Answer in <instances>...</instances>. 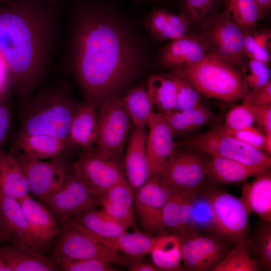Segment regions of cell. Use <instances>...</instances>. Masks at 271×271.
Segmentation results:
<instances>
[{
    "mask_svg": "<svg viewBox=\"0 0 271 271\" xmlns=\"http://www.w3.org/2000/svg\"><path fill=\"white\" fill-rule=\"evenodd\" d=\"M72 66L95 107L122 86L141 62L136 42L111 11L94 3L78 10L71 40Z\"/></svg>",
    "mask_w": 271,
    "mask_h": 271,
    "instance_id": "1",
    "label": "cell"
},
{
    "mask_svg": "<svg viewBox=\"0 0 271 271\" xmlns=\"http://www.w3.org/2000/svg\"><path fill=\"white\" fill-rule=\"evenodd\" d=\"M52 3H0V55L22 105L39 88L52 58L58 30Z\"/></svg>",
    "mask_w": 271,
    "mask_h": 271,
    "instance_id": "2",
    "label": "cell"
},
{
    "mask_svg": "<svg viewBox=\"0 0 271 271\" xmlns=\"http://www.w3.org/2000/svg\"><path fill=\"white\" fill-rule=\"evenodd\" d=\"M80 104L62 85L39 87L22 105L16 136L48 134L70 142V124Z\"/></svg>",
    "mask_w": 271,
    "mask_h": 271,
    "instance_id": "3",
    "label": "cell"
},
{
    "mask_svg": "<svg viewBox=\"0 0 271 271\" xmlns=\"http://www.w3.org/2000/svg\"><path fill=\"white\" fill-rule=\"evenodd\" d=\"M172 70L208 98L233 102L242 100L248 90L239 69L210 51L200 61Z\"/></svg>",
    "mask_w": 271,
    "mask_h": 271,
    "instance_id": "4",
    "label": "cell"
},
{
    "mask_svg": "<svg viewBox=\"0 0 271 271\" xmlns=\"http://www.w3.org/2000/svg\"><path fill=\"white\" fill-rule=\"evenodd\" d=\"M176 144L247 165L271 167L270 156L228 133L221 126L187 138Z\"/></svg>",
    "mask_w": 271,
    "mask_h": 271,
    "instance_id": "5",
    "label": "cell"
},
{
    "mask_svg": "<svg viewBox=\"0 0 271 271\" xmlns=\"http://www.w3.org/2000/svg\"><path fill=\"white\" fill-rule=\"evenodd\" d=\"M96 113L97 137L94 148L101 156L122 164L123 151L130 128V119L121 98L113 95L99 105Z\"/></svg>",
    "mask_w": 271,
    "mask_h": 271,
    "instance_id": "6",
    "label": "cell"
},
{
    "mask_svg": "<svg viewBox=\"0 0 271 271\" xmlns=\"http://www.w3.org/2000/svg\"><path fill=\"white\" fill-rule=\"evenodd\" d=\"M200 34L209 51L237 67L240 70L248 60L243 48V32L223 9H214L203 20Z\"/></svg>",
    "mask_w": 271,
    "mask_h": 271,
    "instance_id": "7",
    "label": "cell"
},
{
    "mask_svg": "<svg viewBox=\"0 0 271 271\" xmlns=\"http://www.w3.org/2000/svg\"><path fill=\"white\" fill-rule=\"evenodd\" d=\"M100 202L72 165L60 188L43 203L62 225L81 212L96 208Z\"/></svg>",
    "mask_w": 271,
    "mask_h": 271,
    "instance_id": "8",
    "label": "cell"
},
{
    "mask_svg": "<svg viewBox=\"0 0 271 271\" xmlns=\"http://www.w3.org/2000/svg\"><path fill=\"white\" fill-rule=\"evenodd\" d=\"M51 255L75 259L98 258L126 267L129 262L119 252L69 224L61 226Z\"/></svg>",
    "mask_w": 271,
    "mask_h": 271,
    "instance_id": "9",
    "label": "cell"
},
{
    "mask_svg": "<svg viewBox=\"0 0 271 271\" xmlns=\"http://www.w3.org/2000/svg\"><path fill=\"white\" fill-rule=\"evenodd\" d=\"M205 196L213 214V227L222 238L233 243L247 238L250 215L240 198L210 189Z\"/></svg>",
    "mask_w": 271,
    "mask_h": 271,
    "instance_id": "10",
    "label": "cell"
},
{
    "mask_svg": "<svg viewBox=\"0 0 271 271\" xmlns=\"http://www.w3.org/2000/svg\"><path fill=\"white\" fill-rule=\"evenodd\" d=\"M12 153L22 166L30 192L42 202L60 188L72 165L69 164L66 156L37 160Z\"/></svg>",
    "mask_w": 271,
    "mask_h": 271,
    "instance_id": "11",
    "label": "cell"
},
{
    "mask_svg": "<svg viewBox=\"0 0 271 271\" xmlns=\"http://www.w3.org/2000/svg\"><path fill=\"white\" fill-rule=\"evenodd\" d=\"M177 152L162 176L165 184L195 199L207 177L206 160L197 149Z\"/></svg>",
    "mask_w": 271,
    "mask_h": 271,
    "instance_id": "12",
    "label": "cell"
},
{
    "mask_svg": "<svg viewBox=\"0 0 271 271\" xmlns=\"http://www.w3.org/2000/svg\"><path fill=\"white\" fill-rule=\"evenodd\" d=\"M182 270H212L225 256L224 242L193 229L179 236Z\"/></svg>",
    "mask_w": 271,
    "mask_h": 271,
    "instance_id": "13",
    "label": "cell"
},
{
    "mask_svg": "<svg viewBox=\"0 0 271 271\" xmlns=\"http://www.w3.org/2000/svg\"><path fill=\"white\" fill-rule=\"evenodd\" d=\"M72 166L100 198L110 188L126 180L122 164L104 158L94 150L82 152Z\"/></svg>",
    "mask_w": 271,
    "mask_h": 271,
    "instance_id": "14",
    "label": "cell"
},
{
    "mask_svg": "<svg viewBox=\"0 0 271 271\" xmlns=\"http://www.w3.org/2000/svg\"><path fill=\"white\" fill-rule=\"evenodd\" d=\"M135 194L134 205L138 220L144 232L153 236L166 231L162 215L168 193L162 177H151Z\"/></svg>",
    "mask_w": 271,
    "mask_h": 271,
    "instance_id": "15",
    "label": "cell"
},
{
    "mask_svg": "<svg viewBox=\"0 0 271 271\" xmlns=\"http://www.w3.org/2000/svg\"><path fill=\"white\" fill-rule=\"evenodd\" d=\"M148 125L147 148L152 177L162 176L172 159L176 144L171 130L163 114L154 112Z\"/></svg>",
    "mask_w": 271,
    "mask_h": 271,
    "instance_id": "16",
    "label": "cell"
},
{
    "mask_svg": "<svg viewBox=\"0 0 271 271\" xmlns=\"http://www.w3.org/2000/svg\"><path fill=\"white\" fill-rule=\"evenodd\" d=\"M145 127L134 126L122 160L125 179L134 194L152 177Z\"/></svg>",
    "mask_w": 271,
    "mask_h": 271,
    "instance_id": "17",
    "label": "cell"
},
{
    "mask_svg": "<svg viewBox=\"0 0 271 271\" xmlns=\"http://www.w3.org/2000/svg\"><path fill=\"white\" fill-rule=\"evenodd\" d=\"M0 226L11 245L42 254L19 200L0 196Z\"/></svg>",
    "mask_w": 271,
    "mask_h": 271,
    "instance_id": "18",
    "label": "cell"
},
{
    "mask_svg": "<svg viewBox=\"0 0 271 271\" xmlns=\"http://www.w3.org/2000/svg\"><path fill=\"white\" fill-rule=\"evenodd\" d=\"M32 234L42 254L53 243L61 226L46 205L26 195L19 200Z\"/></svg>",
    "mask_w": 271,
    "mask_h": 271,
    "instance_id": "19",
    "label": "cell"
},
{
    "mask_svg": "<svg viewBox=\"0 0 271 271\" xmlns=\"http://www.w3.org/2000/svg\"><path fill=\"white\" fill-rule=\"evenodd\" d=\"M209 51L208 45L201 35L187 34L163 48L158 55L157 62L172 69L179 68L200 61Z\"/></svg>",
    "mask_w": 271,
    "mask_h": 271,
    "instance_id": "20",
    "label": "cell"
},
{
    "mask_svg": "<svg viewBox=\"0 0 271 271\" xmlns=\"http://www.w3.org/2000/svg\"><path fill=\"white\" fill-rule=\"evenodd\" d=\"M73 145L69 142L43 133L16 136L11 152L24 157L48 160L66 156Z\"/></svg>",
    "mask_w": 271,
    "mask_h": 271,
    "instance_id": "21",
    "label": "cell"
},
{
    "mask_svg": "<svg viewBox=\"0 0 271 271\" xmlns=\"http://www.w3.org/2000/svg\"><path fill=\"white\" fill-rule=\"evenodd\" d=\"M190 22L181 11L175 14L164 9H155L145 18L143 26L152 39L172 41L187 34Z\"/></svg>",
    "mask_w": 271,
    "mask_h": 271,
    "instance_id": "22",
    "label": "cell"
},
{
    "mask_svg": "<svg viewBox=\"0 0 271 271\" xmlns=\"http://www.w3.org/2000/svg\"><path fill=\"white\" fill-rule=\"evenodd\" d=\"M254 177L241 187L240 199L249 214L254 213L262 220L271 221V173L267 170Z\"/></svg>",
    "mask_w": 271,
    "mask_h": 271,
    "instance_id": "23",
    "label": "cell"
},
{
    "mask_svg": "<svg viewBox=\"0 0 271 271\" xmlns=\"http://www.w3.org/2000/svg\"><path fill=\"white\" fill-rule=\"evenodd\" d=\"M270 169L250 166L230 159L211 156L206 166L207 177L215 183L231 184L244 182Z\"/></svg>",
    "mask_w": 271,
    "mask_h": 271,
    "instance_id": "24",
    "label": "cell"
},
{
    "mask_svg": "<svg viewBox=\"0 0 271 271\" xmlns=\"http://www.w3.org/2000/svg\"><path fill=\"white\" fill-rule=\"evenodd\" d=\"M0 255L9 271H56L60 268L51 256L12 245L0 247Z\"/></svg>",
    "mask_w": 271,
    "mask_h": 271,
    "instance_id": "25",
    "label": "cell"
},
{
    "mask_svg": "<svg viewBox=\"0 0 271 271\" xmlns=\"http://www.w3.org/2000/svg\"><path fill=\"white\" fill-rule=\"evenodd\" d=\"M97 120L95 107L90 104H81L71 122L69 139L73 146L83 152L92 151L97 137Z\"/></svg>",
    "mask_w": 271,
    "mask_h": 271,
    "instance_id": "26",
    "label": "cell"
},
{
    "mask_svg": "<svg viewBox=\"0 0 271 271\" xmlns=\"http://www.w3.org/2000/svg\"><path fill=\"white\" fill-rule=\"evenodd\" d=\"M93 237H114L126 232L127 228L102 210H85L72 217L67 223Z\"/></svg>",
    "mask_w": 271,
    "mask_h": 271,
    "instance_id": "27",
    "label": "cell"
},
{
    "mask_svg": "<svg viewBox=\"0 0 271 271\" xmlns=\"http://www.w3.org/2000/svg\"><path fill=\"white\" fill-rule=\"evenodd\" d=\"M25 173L16 156L0 150V196L20 200L29 194Z\"/></svg>",
    "mask_w": 271,
    "mask_h": 271,
    "instance_id": "28",
    "label": "cell"
},
{
    "mask_svg": "<svg viewBox=\"0 0 271 271\" xmlns=\"http://www.w3.org/2000/svg\"><path fill=\"white\" fill-rule=\"evenodd\" d=\"M104 245L125 255L128 260H140L151 251L155 237L138 230L110 237H93Z\"/></svg>",
    "mask_w": 271,
    "mask_h": 271,
    "instance_id": "29",
    "label": "cell"
},
{
    "mask_svg": "<svg viewBox=\"0 0 271 271\" xmlns=\"http://www.w3.org/2000/svg\"><path fill=\"white\" fill-rule=\"evenodd\" d=\"M150 254L154 264L160 270H182L181 241L179 235L167 231L158 233Z\"/></svg>",
    "mask_w": 271,
    "mask_h": 271,
    "instance_id": "30",
    "label": "cell"
},
{
    "mask_svg": "<svg viewBox=\"0 0 271 271\" xmlns=\"http://www.w3.org/2000/svg\"><path fill=\"white\" fill-rule=\"evenodd\" d=\"M173 136L187 134L202 127L214 117L212 112L203 104L181 110L162 113Z\"/></svg>",
    "mask_w": 271,
    "mask_h": 271,
    "instance_id": "31",
    "label": "cell"
},
{
    "mask_svg": "<svg viewBox=\"0 0 271 271\" xmlns=\"http://www.w3.org/2000/svg\"><path fill=\"white\" fill-rule=\"evenodd\" d=\"M123 107L133 125L146 127L153 113L154 104L147 88L141 86L129 90L121 98Z\"/></svg>",
    "mask_w": 271,
    "mask_h": 271,
    "instance_id": "32",
    "label": "cell"
},
{
    "mask_svg": "<svg viewBox=\"0 0 271 271\" xmlns=\"http://www.w3.org/2000/svg\"><path fill=\"white\" fill-rule=\"evenodd\" d=\"M146 88L160 113L173 110L177 93L174 75H152L148 78Z\"/></svg>",
    "mask_w": 271,
    "mask_h": 271,
    "instance_id": "33",
    "label": "cell"
},
{
    "mask_svg": "<svg viewBox=\"0 0 271 271\" xmlns=\"http://www.w3.org/2000/svg\"><path fill=\"white\" fill-rule=\"evenodd\" d=\"M252 240L246 238L234 243L232 248L212 271H257L259 268L256 259L250 255Z\"/></svg>",
    "mask_w": 271,
    "mask_h": 271,
    "instance_id": "34",
    "label": "cell"
},
{
    "mask_svg": "<svg viewBox=\"0 0 271 271\" xmlns=\"http://www.w3.org/2000/svg\"><path fill=\"white\" fill-rule=\"evenodd\" d=\"M224 9L244 33L255 28L259 21L255 0H223Z\"/></svg>",
    "mask_w": 271,
    "mask_h": 271,
    "instance_id": "35",
    "label": "cell"
},
{
    "mask_svg": "<svg viewBox=\"0 0 271 271\" xmlns=\"http://www.w3.org/2000/svg\"><path fill=\"white\" fill-rule=\"evenodd\" d=\"M271 31L255 28L243 33V48L247 58L267 62L270 58Z\"/></svg>",
    "mask_w": 271,
    "mask_h": 271,
    "instance_id": "36",
    "label": "cell"
},
{
    "mask_svg": "<svg viewBox=\"0 0 271 271\" xmlns=\"http://www.w3.org/2000/svg\"><path fill=\"white\" fill-rule=\"evenodd\" d=\"M168 196L162 211V222L166 231L179 235L181 231V213L184 192L166 185Z\"/></svg>",
    "mask_w": 271,
    "mask_h": 271,
    "instance_id": "37",
    "label": "cell"
},
{
    "mask_svg": "<svg viewBox=\"0 0 271 271\" xmlns=\"http://www.w3.org/2000/svg\"><path fill=\"white\" fill-rule=\"evenodd\" d=\"M252 240V249L257 254L259 266L271 269V221L262 220L257 226Z\"/></svg>",
    "mask_w": 271,
    "mask_h": 271,
    "instance_id": "38",
    "label": "cell"
},
{
    "mask_svg": "<svg viewBox=\"0 0 271 271\" xmlns=\"http://www.w3.org/2000/svg\"><path fill=\"white\" fill-rule=\"evenodd\" d=\"M56 260L60 270L116 271L112 263L98 258L75 259L51 255Z\"/></svg>",
    "mask_w": 271,
    "mask_h": 271,
    "instance_id": "39",
    "label": "cell"
},
{
    "mask_svg": "<svg viewBox=\"0 0 271 271\" xmlns=\"http://www.w3.org/2000/svg\"><path fill=\"white\" fill-rule=\"evenodd\" d=\"M269 65L264 62L248 59L240 69L248 88L260 87L270 80Z\"/></svg>",
    "mask_w": 271,
    "mask_h": 271,
    "instance_id": "40",
    "label": "cell"
},
{
    "mask_svg": "<svg viewBox=\"0 0 271 271\" xmlns=\"http://www.w3.org/2000/svg\"><path fill=\"white\" fill-rule=\"evenodd\" d=\"M222 127L235 138L270 156L271 135H266L253 126L238 130H229Z\"/></svg>",
    "mask_w": 271,
    "mask_h": 271,
    "instance_id": "41",
    "label": "cell"
},
{
    "mask_svg": "<svg viewBox=\"0 0 271 271\" xmlns=\"http://www.w3.org/2000/svg\"><path fill=\"white\" fill-rule=\"evenodd\" d=\"M173 75L177 84V93L173 110H184L202 104L199 92L185 79Z\"/></svg>",
    "mask_w": 271,
    "mask_h": 271,
    "instance_id": "42",
    "label": "cell"
},
{
    "mask_svg": "<svg viewBox=\"0 0 271 271\" xmlns=\"http://www.w3.org/2000/svg\"><path fill=\"white\" fill-rule=\"evenodd\" d=\"M251 105L242 102L233 107L226 114L222 126L229 130H238L254 124Z\"/></svg>",
    "mask_w": 271,
    "mask_h": 271,
    "instance_id": "43",
    "label": "cell"
},
{
    "mask_svg": "<svg viewBox=\"0 0 271 271\" xmlns=\"http://www.w3.org/2000/svg\"><path fill=\"white\" fill-rule=\"evenodd\" d=\"M181 11L191 22L203 21L214 9L217 0H179Z\"/></svg>",
    "mask_w": 271,
    "mask_h": 271,
    "instance_id": "44",
    "label": "cell"
},
{
    "mask_svg": "<svg viewBox=\"0 0 271 271\" xmlns=\"http://www.w3.org/2000/svg\"><path fill=\"white\" fill-rule=\"evenodd\" d=\"M101 210L127 229L136 226L134 209L127 206L114 203L103 198H100Z\"/></svg>",
    "mask_w": 271,
    "mask_h": 271,
    "instance_id": "45",
    "label": "cell"
},
{
    "mask_svg": "<svg viewBox=\"0 0 271 271\" xmlns=\"http://www.w3.org/2000/svg\"><path fill=\"white\" fill-rule=\"evenodd\" d=\"M134 196L132 190L125 180L110 188L101 198L133 208Z\"/></svg>",
    "mask_w": 271,
    "mask_h": 271,
    "instance_id": "46",
    "label": "cell"
},
{
    "mask_svg": "<svg viewBox=\"0 0 271 271\" xmlns=\"http://www.w3.org/2000/svg\"><path fill=\"white\" fill-rule=\"evenodd\" d=\"M193 223L195 229L196 225L204 226L208 225L213 226V214L210 204L204 196L201 201L194 199Z\"/></svg>",
    "mask_w": 271,
    "mask_h": 271,
    "instance_id": "47",
    "label": "cell"
},
{
    "mask_svg": "<svg viewBox=\"0 0 271 271\" xmlns=\"http://www.w3.org/2000/svg\"><path fill=\"white\" fill-rule=\"evenodd\" d=\"M242 101L254 106L271 104V81L260 87L248 90Z\"/></svg>",
    "mask_w": 271,
    "mask_h": 271,
    "instance_id": "48",
    "label": "cell"
},
{
    "mask_svg": "<svg viewBox=\"0 0 271 271\" xmlns=\"http://www.w3.org/2000/svg\"><path fill=\"white\" fill-rule=\"evenodd\" d=\"M251 108L256 128L266 135H271V104L251 105Z\"/></svg>",
    "mask_w": 271,
    "mask_h": 271,
    "instance_id": "49",
    "label": "cell"
},
{
    "mask_svg": "<svg viewBox=\"0 0 271 271\" xmlns=\"http://www.w3.org/2000/svg\"><path fill=\"white\" fill-rule=\"evenodd\" d=\"M11 123V115L8 106L0 101V146L6 139Z\"/></svg>",
    "mask_w": 271,
    "mask_h": 271,
    "instance_id": "50",
    "label": "cell"
},
{
    "mask_svg": "<svg viewBox=\"0 0 271 271\" xmlns=\"http://www.w3.org/2000/svg\"><path fill=\"white\" fill-rule=\"evenodd\" d=\"M131 271H159L160 270L154 264L143 262L140 260H129L127 266Z\"/></svg>",
    "mask_w": 271,
    "mask_h": 271,
    "instance_id": "51",
    "label": "cell"
},
{
    "mask_svg": "<svg viewBox=\"0 0 271 271\" xmlns=\"http://www.w3.org/2000/svg\"><path fill=\"white\" fill-rule=\"evenodd\" d=\"M257 6L259 20L264 19L270 13L271 0H255Z\"/></svg>",
    "mask_w": 271,
    "mask_h": 271,
    "instance_id": "52",
    "label": "cell"
},
{
    "mask_svg": "<svg viewBox=\"0 0 271 271\" xmlns=\"http://www.w3.org/2000/svg\"><path fill=\"white\" fill-rule=\"evenodd\" d=\"M8 72L6 64L0 55V91L2 89V82L6 72Z\"/></svg>",
    "mask_w": 271,
    "mask_h": 271,
    "instance_id": "53",
    "label": "cell"
},
{
    "mask_svg": "<svg viewBox=\"0 0 271 271\" xmlns=\"http://www.w3.org/2000/svg\"><path fill=\"white\" fill-rule=\"evenodd\" d=\"M4 241H8L7 238L1 227L0 226V243Z\"/></svg>",
    "mask_w": 271,
    "mask_h": 271,
    "instance_id": "54",
    "label": "cell"
},
{
    "mask_svg": "<svg viewBox=\"0 0 271 271\" xmlns=\"http://www.w3.org/2000/svg\"><path fill=\"white\" fill-rule=\"evenodd\" d=\"M1 247V246H0ZM0 271H9L8 268L3 262L0 255Z\"/></svg>",
    "mask_w": 271,
    "mask_h": 271,
    "instance_id": "55",
    "label": "cell"
},
{
    "mask_svg": "<svg viewBox=\"0 0 271 271\" xmlns=\"http://www.w3.org/2000/svg\"><path fill=\"white\" fill-rule=\"evenodd\" d=\"M14 0H0V3L10 4L13 2Z\"/></svg>",
    "mask_w": 271,
    "mask_h": 271,
    "instance_id": "56",
    "label": "cell"
},
{
    "mask_svg": "<svg viewBox=\"0 0 271 271\" xmlns=\"http://www.w3.org/2000/svg\"><path fill=\"white\" fill-rule=\"evenodd\" d=\"M48 2L54 3L56 0H45Z\"/></svg>",
    "mask_w": 271,
    "mask_h": 271,
    "instance_id": "57",
    "label": "cell"
},
{
    "mask_svg": "<svg viewBox=\"0 0 271 271\" xmlns=\"http://www.w3.org/2000/svg\"><path fill=\"white\" fill-rule=\"evenodd\" d=\"M148 1H156L157 0H148Z\"/></svg>",
    "mask_w": 271,
    "mask_h": 271,
    "instance_id": "58",
    "label": "cell"
}]
</instances>
